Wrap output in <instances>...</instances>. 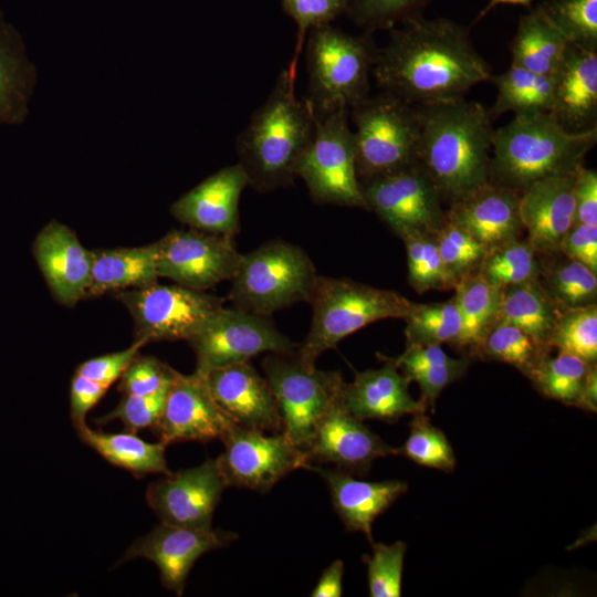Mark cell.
<instances>
[{
	"label": "cell",
	"mask_w": 597,
	"mask_h": 597,
	"mask_svg": "<svg viewBox=\"0 0 597 597\" xmlns=\"http://www.w3.org/2000/svg\"><path fill=\"white\" fill-rule=\"evenodd\" d=\"M434 239L447 274L454 286L463 276L478 271L488 252L485 245L447 216L434 232Z\"/></svg>",
	"instance_id": "7bdbcfd3"
},
{
	"label": "cell",
	"mask_w": 597,
	"mask_h": 597,
	"mask_svg": "<svg viewBox=\"0 0 597 597\" xmlns=\"http://www.w3.org/2000/svg\"><path fill=\"white\" fill-rule=\"evenodd\" d=\"M222 410L242 428L282 431L274 394L265 377L249 363L234 364L203 375Z\"/></svg>",
	"instance_id": "7402d4cb"
},
{
	"label": "cell",
	"mask_w": 597,
	"mask_h": 597,
	"mask_svg": "<svg viewBox=\"0 0 597 597\" xmlns=\"http://www.w3.org/2000/svg\"><path fill=\"white\" fill-rule=\"evenodd\" d=\"M589 363L563 352L546 355L528 376L537 390L547 398L576 406Z\"/></svg>",
	"instance_id": "74e56055"
},
{
	"label": "cell",
	"mask_w": 597,
	"mask_h": 597,
	"mask_svg": "<svg viewBox=\"0 0 597 597\" xmlns=\"http://www.w3.org/2000/svg\"><path fill=\"white\" fill-rule=\"evenodd\" d=\"M108 387L74 374L70 389V413L75 429L85 425L87 413L104 397Z\"/></svg>",
	"instance_id": "db71d44e"
},
{
	"label": "cell",
	"mask_w": 597,
	"mask_h": 597,
	"mask_svg": "<svg viewBox=\"0 0 597 597\" xmlns=\"http://www.w3.org/2000/svg\"><path fill=\"white\" fill-rule=\"evenodd\" d=\"M575 223L597 226V172L582 166L574 184Z\"/></svg>",
	"instance_id": "11a10c76"
},
{
	"label": "cell",
	"mask_w": 597,
	"mask_h": 597,
	"mask_svg": "<svg viewBox=\"0 0 597 597\" xmlns=\"http://www.w3.org/2000/svg\"><path fill=\"white\" fill-rule=\"evenodd\" d=\"M371 74L383 92L417 107L463 98L492 75L468 27L422 15L390 30Z\"/></svg>",
	"instance_id": "6da1fadb"
},
{
	"label": "cell",
	"mask_w": 597,
	"mask_h": 597,
	"mask_svg": "<svg viewBox=\"0 0 597 597\" xmlns=\"http://www.w3.org/2000/svg\"><path fill=\"white\" fill-rule=\"evenodd\" d=\"M348 0H281L282 9L296 24L295 53L290 66L296 70L297 56L308 32L332 24L346 14Z\"/></svg>",
	"instance_id": "7dc6e473"
},
{
	"label": "cell",
	"mask_w": 597,
	"mask_h": 597,
	"mask_svg": "<svg viewBox=\"0 0 597 597\" xmlns=\"http://www.w3.org/2000/svg\"><path fill=\"white\" fill-rule=\"evenodd\" d=\"M76 432L83 443L107 462L129 471L135 476L171 473L165 457L166 444L161 441L147 442L128 431L124 433L96 431L86 423L77 428Z\"/></svg>",
	"instance_id": "4dcf8cb0"
},
{
	"label": "cell",
	"mask_w": 597,
	"mask_h": 597,
	"mask_svg": "<svg viewBox=\"0 0 597 597\" xmlns=\"http://www.w3.org/2000/svg\"><path fill=\"white\" fill-rule=\"evenodd\" d=\"M377 46L371 33L348 34L332 24L307 34L308 102L315 114L350 109L369 94Z\"/></svg>",
	"instance_id": "8992f818"
},
{
	"label": "cell",
	"mask_w": 597,
	"mask_h": 597,
	"mask_svg": "<svg viewBox=\"0 0 597 597\" xmlns=\"http://www.w3.org/2000/svg\"><path fill=\"white\" fill-rule=\"evenodd\" d=\"M344 563L341 559L332 562L322 573L310 596L339 597L343 594Z\"/></svg>",
	"instance_id": "9f6ffc18"
},
{
	"label": "cell",
	"mask_w": 597,
	"mask_h": 597,
	"mask_svg": "<svg viewBox=\"0 0 597 597\" xmlns=\"http://www.w3.org/2000/svg\"><path fill=\"white\" fill-rule=\"evenodd\" d=\"M432 0H348L346 14L365 32L392 30L422 15Z\"/></svg>",
	"instance_id": "f6af8a7d"
},
{
	"label": "cell",
	"mask_w": 597,
	"mask_h": 597,
	"mask_svg": "<svg viewBox=\"0 0 597 597\" xmlns=\"http://www.w3.org/2000/svg\"><path fill=\"white\" fill-rule=\"evenodd\" d=\"M371 555H365L370 597H399L407 545L402 541L391 544L371 543Z\"/></svg>",
	"instance_id": "bcb514c9"
},
{
	"label": "cell",
	"mask_w": 597,
	"mask_h": 597,
	"mask_svg": "<svg viewBox=\"0 0 597 597\" xmlns=\"http://www.w3.org/2000/svg\"><path fill=\"white\" fill-rule=\"evenodd\" d=\"M402 240L407 252L408 281L416 292L454 287L439 254L434 233H411Z\"/></svg>",
	"instance_id": "ee69618b"
},
{
	"label": "cell",
	"mask_w": 597,
	"mask_h": 597,
	"mask_svg": "<svg viewBox=\"0 0 597 597\" xmlns=\"http://www.w3.org/2000/svg\"><path fill=\"white\" fill-rule=\"evenodd\" d=\"M360 182L368 210L401 239L434 233L446 220L441 196L419 163Z\"/></svg>",
	"instance_id": "4fadbf2b"
},
{
	"label": "cell",
	"mask_w": 597,
	"mask_h": 597,
	"mask_svg": "<svg viewBox=\"0 0 597 597\" xmlns=\"http://www.w3.org/2000/svg\"><path fill=\"white\" fill-rule=\"evenodd\" d=\"M296 70L284 69L268 98L235 140L239 164L249 186L270 192L293 184L297 164L312 137L315 113L295 93Z\"/></svg>",
	"instance_id": "3957f363"
},
{
	"label": "cell",
	"mask_w": 597,
	"mask_h": 597,
	"mask_svg": "<svg viewBox=\"0 0 597 597\" xmlns=\"http://www.w3.org/2000/svg\"><path fill=\"white\" fill-rule=\"evenodd\" d=\"M235 426L213 398L203 375H184L176 370L164 408L153 427L159 441L222 440Z\"/></svg>",
	"instance_id": "e0dca14e"
},
{
	"label": "cell",
	"mask_w": 597,
	"mask_h": 597,
	"mask_svg": "<svg viewBox=\"0 0 597 597\" xmlns=\"http://www.w3.org/2000/svg\"><path fill=\"white\" fill-rule=\"evenodd\" d=\"M453 290L462 321L455 346L469 358L480 357L483 338L498 317L501 290L486 282L478 271L459 280Z\"/></svg>",
	"instance_id": "1f68e13d"
},
{
	"label": "cell",
	"mask_w": 597,
	"mask_h": 597,
	"mask_svg": "<svg viewBox=\"0 0 597 597\" xmlns=\"http://www.w3.org/2000/svg\"><path fill=\"white\" fill-rule=\"evenodd\" d=\"M221 441L224 450L216 460L227 486L264 493L310 463L306 453L282 431L266 436L235 425Z\"/></svg>",
	"instance_id": "5bb4252c"
},
{
	"label": "cell",
	"mask_w": 597,
	"mask_h": 597,
	"mask_svg": "<svg viewBox=\"0 0 597 597\" xmlns=\"http://www.w3.org/2000/svg\"><path fill=\"white\" fill-rule=\"evenodd\" d=\"M470 365V358L464 356L453 364L430 366L413 370L407 375L409 381H416L419 385L421 397L427 406L434 411L436 400L440 392L450 384L460 379Z\"/></svg>",
	"instance_id": "816d5d0a"
},
{
	"label": "cell",
	"mask_w": 597,
	"mask_h": 597,
	"mask_svg": "<svg viewBox=\"0 0 597 597\" xmlns=\"http://www.w3.org/2000/svg\"><path fill=\"white\" fill-rule=\"evenodd\" d=\"M168 388L144 396L124 395L111 412L96 419V423L105 425L119 420L124 429L132 433L146 428L153 429L161 415Z\"/></svg>",
	"instance_id": "c3c4849f"
},
{
	"label": "cell",
	"mask_w": 597,
	"mask_h": 597,
	"mask_svg": "<svg viewBox=\"0 0 597 597\" xmlns=\"http://www.w3.org/2000/svg\"><path fill=\"white\" fill-rule=\"evenodd\" d=\"M346 108L315 114L312 137L297 164L296 177L318 205L368 210L357 174L354 133Z\"/></svg>",
	"instance_id": "9c48e42d"
},
{
	"label": "cell",
	"mask_w": 597,
	"mask_h": 597,
	"mask_svg": "<svg viewBox=\"0 0 597 597\" xmlns=\"http://www.w3.org/2000/svg\"><path fill=\"white\" fill-rule=\"evenodd\" d=\"M536 8L568 43L597 51V0H542Z\"/></svg>",
	"instance_id": "60d3db41"
},
{
	"label": "cell",
	"mask_w": 597,
	"mask_h": 597,
	"mask_svg": "<svg viewBox=\"0 0 597 597\" xmlns=\"http://www.w3.org/2000/svg\"><path fill=\"white\" fill-rule=\"evenodd\" d=\"M589 412L597 411V367L589 364L576 406Z\"/></svg>",
	"instance_id": "6f0895ef"
},
{
	"label": "cell",
	"mask_w": 597,
	"mask_h": 597,
	"mask_svg": "<svg viewBox=\"0 0 597 597\" xmlns=\"http://www.w3.org/2000/svg\"><path fill=\"white\" fill-rule=\"evenodd\" d=\"M132 315L135 338L148 343L190 341L222 307L223 300L205 291L158 282L115 293Z\"/></svg>",
	"instance_id": "8fae6325"
},
{
	"label": "cell",
	"mask_w": 597,
	"mask_h": 597,
	"mask_svg": "<svg viewBox=\"0 0 597 597\" xmlns=\"http://www.w3.org/2000/svg\"><path fill=\"white\" fill-rule=\"evenodd\" d=\"M304 469L318 473L326 482L333 507L349 532H362L373 543V524L400 495L408 484L400 480L364 481L353 474L307 463Z\"/></svg>",
	"instance_id": "484cf974"
},
{
	"label": "cell",
	"mask_w": 597,
	"mask_h": 597,
	"mask_svg": "<svg viewBox=\"0 0 597 597\" xmlns=\"http://www.w3.org/2000/svg\"><path fill=\"white\" fill-rule=\"evenodd\" d=\"M533 0H490L489 3L480 11L479 15L474 19L473 23L479 22L488 13H490L495 7L500 4H516L530 8Z\"/></svg>",
	"instance_id": "680465c9"
},
{
	"label": "cell",
	"mask_w": 597,
	"mask_h": 597,
	"mask_svg": "<svg viewBox=\"0 0 597 597\" xmlns=\"http://www.w3.org/2000/svg\"><path fill=\"white\" fill-rule=\"evenodd\" d=\"M490 82L498 90L494 104L489 111L492 118L505 113H547L553 101V76L541 75L512 65L499 75H491Z\"/></svg>",
	"instance_id": "836d02e7"
},
{
	"label": "cell",
	"mask_w": 597,
	"mask_h": 597,
	"mask_svg": "<svg viewBox=\"0 0 597 597\" xmlns=\"http://www.w3.org/2000/svg\"><path fill=\"white\" fill-rule=\"evenodd\" d=\"M549 349L521 328L495 321L483 338L480 357L506 363L528 377Z\"/></svg>",
	"instance_id": "8d00e7d4"
},
{
	"label": "cell",
	"mask_w": 597,
	"mask_h": 597,
	"mask_svg": "<svg viewBox=\"0 0 597 597\" xmlns=\"http://www.w3.org/2000/svg\"><path fill=\"white\" fill-rule=\"evenodd\" d=\"M155 244L159 277L197 291L231 281L242 258L231 238L192 228L170 230Z\"/></svg>",
	"instance_id": "9a60e30c"
},
{
	"label": "cell",
	"mask_w": 597,
	"mask_h": 597,
	"mask_svg": "<svg viewBox=\"0 0 597 597\" xmlns=\"http://www.w3.org/2000/svg\"><path fill=\"white\" fill-rule=\"evenodd\" d=\"M147 342L135 338L134 343L122 350L97 356L81 363L75 373L109 387L118 380L132 360Z\"/></svg>",
	"instance_id": "f907efd6"
},
{
	"label": "cell",
	"mask_w": 597,
	"mask_h": 597,
	"mask_svg": "<svg viewBox=\"0 0 597 597\" xmlns=\"http://www.w3.org/2000/svg\"><path fill=\"white\" fill-rule=\"evenodd\" d=\"M537 254L527 240L514 238L490 248L478 272L486 282L500 290L536 281L542 273Z\"/></svg>",
	"instance_id": "e575fe53"
},
{
	"label": "cell",
	"mask_w": 597,
	"mask_h": 597,
	"mask_svg": "<svg viewBox=\"0 0 597 597\" xmlns=\"http://www.w3.org/2000/svg\"><path fill=\"white\" fill-rule=\"evenodd\" d=\"M553 81L556 122L569 133L597 128V51L569 43Z\"/></svg>",
	"instance_id": "cb8c5ba5"
},
{
	"label": "cell",
	"mask_w": 597,
	"mask_h": 597,
	"mask_svg": "<svg viewBox=\"0 0 597 597\" xmlns=\"http://www.w3.org/2000/svg\"><path fill=\"white\" fill-rule=\"evenodd\" d=\"M380 368L355 373L352 383H344L343 401L349 412L364 421L377 419L395 422L406 415L426 412L427 404L409 392V380L385 356Z\"/></svg>",
	"instance_id": "d4e9b609"
},
{
	"label": "cell",
	"mask_w": 597,
	"mask_h": 597,
	"mask_svg": "<svg viewBox=\"0 0 597 597\" xmlns=\"http://www.w3.org/2000/svg\"><path fill=\"white\" fill-rule=\"evenodd\" d=\"M559 252L597 273V226L574 223L564 237Z\"/></svg>",
	"instance_id": "f5cc1de1"
},
{
	"label": "cell",
	"mask_w": 597,
	"mask_h": 597,
	"mask_svg": "<svg viewBox=\"0 0 597 597\" xmlns=\"http://www.w3.org/2000/svg\"><path fill=\"white\" fill-rule=\"evenodd\" d=\"M355 125L356 166L360 181L418 163L420 117L417 106L383 92L349 109Z\"/></svg>",
	"instance_id": "ba28073f"
},
{
	"label": "cell",
	"mask_w": 597,
	"mask_h": 597,
	"mask_svg": "<svg viewBox=\"0 0 597 597\" xmlns=\"http://www.w3.org/2000/svg\"><path fill=\"white\" fill-rule=\"evenodd\" d=\"M32 253L53 297L72 307L87 295L93 255L66 224L52 220L36 234Z\"/></svg>",
	"instance_id": "44dd1931"
},
{
	"label": "cell",
	"mask_w": 597,
	"mask_h": 597,
	"mask_svg": "<svg viewBox=\"0 0 597 597\" xmlns=\"http://www.w3.org/2000/svg\"><path fill=\"white\" fill-rule=\"evenodd\" d=\"M188 343L196 354L195 371L201 375L263 353L287 354L297 348L270 316L224 306Z\"/></svg>",
	"instance_id": "7c38bea8"
},
{
	"label": "cell",
	"mask_w": 597,
	"mask_h": 597,
	"mask_svg": "<svg viewBox=\"0 0 597 597\" xmlns=\"http://www.w3.org/2000/svg\"><path fill=\"white\" fill-rule=\"evenodd\" d=\"M406 345H455L462 331L454 296L444 302L411 303L406 317Z\"/></svg>",
	"instance_id": "d590c367"
},
{
	"label": "cell",
	"mask_w": 597,
	"mask_h": 597,
	"mask_svg": "<svg viewBox=\"0 0 597 597\" xmlns=\"http://www.w3.org/2000/svg\"><path fill=\"white\" fill-rule=\"evenodd\" d=\"M237 538L238 535L230 531L191 528L161 522L148 534L137 538L118 564L134 558L153 562L159 570L163 586L181 596L196 561Z\"/></svg>",
	"instance_id": "ac0fdd59"
},
{
	"label": "cell",
	"mask_w": 597,
	"mask_h": 597,
	"mask_svg": "<svg viewBox=\"0 0 597 597\" xmlns=\"http://www.w3.org/2000/svg\"><path fill=\"white\" fill-rule=\"evenodd\" d=\"M262 369L277 402L282 432L305 452L317 423L342 395L341 373L306 364L296 352L271 353Z\"/></svg>",
	"instance_id": "30bf717a"
},
{
	"label": "cell",
	"mask_w": 597,
	"mask_h": 597,
	"mask_svg": "<svg viewBox=\"0 0 597 597\" xmlns=\"http://www.w3.org/2000/svg\"><path fill=\"white\" fill-rule=\"evenodd\" d=\"M541 282L551 301L559 310H570L596 304L597 273L585 264L569 260L543 270Z\"/></svg>",
	"instance_id": "f35d334b"
},
{
	"label": "cell",
	"mask_w": 597,
	"mask_h": 597,
	"mask_svg": "<svg viewBox=\"0 0 597 597\" xmlns=\"http://www.w3.org/2000/svg\"><path fill=\"white\" fill-rule=\"evenodd\" d=\"M176 370L154 356H140L132 360L118 385L123 395H150L168 388Z\"/></svg>",
	"instance_id": "681fc988"
},
{
	"label": "cell",
	"mask_w": 597,
	"mask_h": 597,
	"mask_svg": "<svg viewBox=\"0 0 597 597\" xmlns=\"http://www.w3.org/2000/svg\"><path fill=\"white\" fill-rule=\"evenodd\" d=\"M575 175L542 179L520 193L522 227L538 253L559 252L564 237L575 223Z\"/></svg>",
	"instance_id": "603a6c76"
},
{
	"label": "cell",
	"mask_w": 597,
	"mask_h": 597,
	"mask_svg": "<svg viewBox=\"0 0 597 597\" xmlns=\"http://www.w3.org/2000/svg\"><path fill=\"white\" fill-rule=\"evenodd\" d=\"M559 312L536 280L501 290L496 321L507 322L547 346Z\"/></svg>",
	"instance_id": "d6a6232c"
},
{
	"label": "cell",
	"mask_w": 597,
	"mask_h": 597,
	"mask_svg": "<svg viewBox=\"0 0 597 597\" xmlns=\"http://www.w3.org/2000/svg\"><path fill=\"white\" fill-rule=\"evenodd\" d=\"M36 82L21 33L0 10V126L25 122Z\"/></svg>",
	"instance_id": "83f0119b"
},
{
	"label": "cell",
	"mask_w": 597,
	"mask_h": 597,
	"mask_svg": "<svg viewBox=\"0 0 597 597\" xmlns=\"http://www.w3.org/2000/svg\"><path fill=\"white\" fill-rule=\"evenodd\" d=\"M248 186L239 163L226 166L179 197L170 212L188 228L232 239L240 231L239 202Z\"/></svg>",
	"instance_id": "ffe728a7"
},
{
	"label": "cell",
	"mask_w": 597,
	"mask_h": 597,
	"mask_svg": "<svg viewBox=\"0 0 597 597\" xmlns=\"http://www.w3.org/2000/svg\"><path fill=\"white\" fill-rule=\"evenodd\" d=\"M317 277L313 261L302 248L271 240L242 254L228 297L233 307L270 316L310 302Z\"/></svg>",
	"instance_id": "52a82bcc"
},
{
	"label": "cell",
	"mask_w": 597,
	"mask_h": 597,
	"mask_svg": "<svg viewBox=\"0 0 597 597\" xmlns=\"http://www.w3.org/2000/svg\"><path fill=\"white\" fill-rule=\"evenodd\" d=\"M569 43L537 9L523 14L511 42L512 65L553 76Z\"/></svg>",
	"instance_id": "f546056e"
},
{
	"label": "cell",
	"mask_w": 597,
	"mask_h": 597,
	"mask_svg": "<svg viewBox=\"0 0 597 597\" xmlns=\"http://www.w3.org/2000/svg\"><path fill=\"white\" fill-rule=\"evenodd\" d=\"M547 346L593 364L597 360V305L563 310L547 338Z\"/></svg>",
	"instance_id": "ab89813d"
},
{
	"label": "cell",
	"mask_w": 597,
	"mask_h": 597,
	"mask_svg": "<svg viewBox=\"0 0 597 597\" xmlns=\"http://www.w3.org/2000/svg\"><path fill=\"white\" fill-rule=\"evenodd\" d=\"M305 453L310 462L332 463L353 475H365L378 458L399 454L349 412L343 391L317 423Z\"/></svg>",
	"instance_id": "d6986e66"
},
{
	"label": "cell",
	"mask_w": 597,
	"mask_h": 597,
	"mask_svg": "<svg viewBox=\"0 0 597 597\" xmlns=\"http://www.w3.org/2000/svg\"><path fill=\"white\" fill-rule=\"evenodd\" d=\"M597 143V128L569 133L549 112L514 115L494 130L489 181L522 192L545 178L573 175Z\"/></svg>",
	"instance_id": "277c9868"
},
{
	"label": "cell",
	"mask_w": 597,
	"mask_h": 597,
	"mask_svg": "<svg viewBox=\"0 0 597 597\" xmlns=\"http://www.w3.org/2000/svg\"><path fill=\"white\" fill-rule=\"evenodd\" d=\"M91 283L86 297L119 292L156 283V244L142 247L97 249L92 251Z\"/></svg>",
	"instance_id": "f1b7e54d"
},
{
	"label": "cell",
	"mask_w": 597,
	"mask_h": 597,
	"mask_svg": "<svg viewBox=\"0 0 597 597\" xmlns=\"http://www.w3.org/2000/svg\"><path fill=\"white\" fill-rule=\"evenodd\" d=\"M418 111V163L441 199L453 203L489 182L495 130L489 111L464 97Z\"/></svg>",
	"instance_id": "7a4b0ae2"
},
{
	"label": "cell",
	"mask_w": 597,
	"mask_h": 597,
	"mask_svg": "<svg viewBox=\"0 0 597 597\" xmlns=\"http://www.w3.org/2000/svg\"><path fill=\"white\" fill-rule=\"evenodd\" d=\"M519 202L520 192L489 181L451 203L446 216L489 250L517 238L523 229Z\"/></svg>",
	"instance_id": "4316f807"
},
{
	"label": "cell",
	"mask_w": 597,
	"mask_h": 597,
	"mask_svg": "<svg viewBox=\"0 0 597 597\" xmlns=\"http://www.w3.org/2000/svg\"><path fill=\"white\" fill-rule=\"evenodd\" d=\"M226 488L217 460L207 459L197 467L151 482L146 490V501L164 523L210 528Z\"/></svg>",
	"instance_id": "2e32d148"
},
{
	"label": "cell",
	"mask_w": 597,
	"mask_h": 597,
	"mask_svg": "<svg viewBox=\"0 0 597 597\" xmlns=\"http://www.w3.org/2000/svg\"><path fill=\"white\" fill-rule=\"evenodd\" d=\"M398 452L417 464L443 472H452L455 468L452 446L425 412L412 415L409 434Z\"/></svg>",
	"instance_id": "b9f144b4"
},
{
	"label": "cell",
	"mask_w": 597,
	"mask_h": 597,
	"mask_svg": "<svg viewBox=\"0 0 597 597\" xmlns=\"http://www.w3.org/2000/svg\"><path fill=\"white\" fill-rule=\"evenodd\" d=\"M308 303L312 323L296 354L315 365L321 354L358 329L381 320L405 318L412 302L391 290L318 275Z\"/></svg>",
	"instance_id": "5b68a950"
}]
</instances>
